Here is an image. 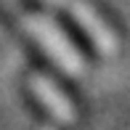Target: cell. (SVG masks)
Wrapping results in <instances>:
<instances>
[{
	"instance_id": "3",
	"label": "cell",
	"mask_w": 130,
	"mask_h": 130,
	"mask_svg": "<svg viewBox=\"0 0 130 130\" xmlns=\"http://www.w3.org/2000/svg\"><path fill=\"white\" fill-rule=\"evenodd\" d=\"M45 3H51V5H56V8H64V11H69V13H77V8H80V3L82 0H45Z\"/></svg>"
},
{
	"instance_id": "1",
	"label": "cell",
	"mask_w": 130,
	"mask_h": 130,
	"mask_svg": "<svg viewBox=\"0 0 130 130\" xmlns=\"http://www.w3.org/2000/svg\"><path fill=\"white\" fill-rule=\"evenodd\" d=\"M24 27H27V32L43 45V51L51 56V61L56 64L58 69H64V72L72 74V77L85 74V58H82V53L72 45V40L64 35V29H58V24H53L45 16L27 13L24 16Z\"/></svg>"
},
{
	"instance_id": "2",
	"label": "cell",
	"mask_w": 130,
	"mask_h": 130,
	"mask_svg": "<svg viewBox=\"0 0 130 130\" xmlns=\"http://www.w3.org/2000/svg\"><path fill=\"white\" fill-rule=\"evenodd\" d=\"M29 88H32V93L37 96V101L45 106V111H48L53 120L64 122V125L74 122V106H72V101H69V98L64 96L48 77L35 74V77L29 80Z\"/></svg>"
}]
</instances>
